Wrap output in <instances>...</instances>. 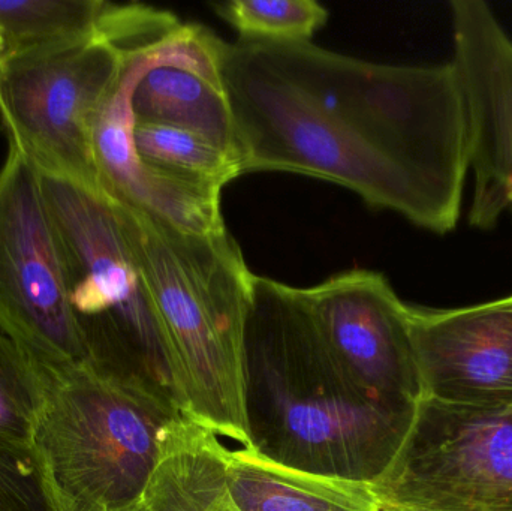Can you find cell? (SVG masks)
I'll use <instances>...</instances> for the list:
<instances>
[{
	"label": "cell",
	"mask_w": 512,
	"mask_h": 511,
	"mask_svg": "<svg viewBox=\"0 0 512 511\" xmlns=\"http://www.w3.org/2000/svg\"><path fill=\"white\" fill-rule=\"evenodd\" d=\"M221 78L243 174L316 177L430 233L456 230L469 134L453 63L385 65L312 42L239 39L222 45Z\"/></svg>",
	"instance_id": "obj_1"
},
{
	"label": "cell",
	"mask_w": 512,
	"mask_h": 511,
	"mask_svg": "<svg viewBox=\"0 0 512 511\" xmlns=\"http://www.w3.org/2000/svg\"><path fill=\"white\" fill-rule=\"evenodd\" d=\"M415 407L358 389L328 351L301 288L254 275L243 341L246 450L372 485L399 452Z\"/></svg>",
	"instance_id": "obj_2"
},
{
	"label": "cell",
	"mask_w": 512,
	"mask_h": 511,
	"mask_svg": "<svg viewBox=\"0 0 512 511\" xmlns=\"http://www.w3.org/2000/svg\"><path fill=\"white\" fill-rule=\"evenodd\" d=\"M119 204L161 321L183 413L246 449L243 341L254 273L227 231L183 233Z\"/></svg>",
	"instance_id": "obj_3"
},
{
	"label": "cell",
	"mask_w": 512,
	"mask_h": 511,
	"mask_svg": "<svg viewBox=\"0 0 512 511\" xmlns=\"http://www.w3.org/2000/svg\"><path fill=\"white\" fill-rule=\"evenodd\" d=\"M39 177L62 245L86 365L125 392L185 416L122 206L101 189Z\"/></svg>",
	"instance_id": "obj_4"
},
{
	"label": "cell",
	"mask_w": 512,
	"mask_h": 511,
	"mask_svg": "<svg viewBox=\"0 0 512 511\" xmlns=\"http://www.w3.org/2000/svg\"><path fill=\"white\" fill-rule=\"evenodd\" d=\"M32 449L65 511H131L176 414L104 380L86 363L41 371Z\"/></svg>",
	"instance_id": "obj_5"
},
{
	"label": "cell",
	"mask_w": 512,
	"mask_h": 511,
	"mask_svg": "<svg viewBox=\"0 0 512 511\" xmlns=\"http://www.w3.org/2000/svg\"><path fill=\"white\" fill-rule=\"evenodd\" d=\"M123 68L101 32L0 53V122L36 171L101 189L92 129Z\"/></svg>",
	"instance_id": "obj_6"
},
{
	"label": "cell",
	"mask_w": 512,
	"mask_h": 511,
	"mask_svg": "<svg viewBox=\"0 0 512 511\" xmlns=\"http://www.w3.org/2000/svg\"><path fill=\"white\" fill-rule=\"evenodd\" d=\"M372 489L399 509L512 511V410L420 399Z\"/></svg>",
	"instance_id": "obj_7"
},
{
	"label": "cell",
	"mask_w": 512,
	"mask_h": 511,
	"mask_svg": "<svg viewBox=\"0 0 512 511\" xmlns=\"http://www.w3.org/2000/svg\"><path fill=\"white\" fill-rule=\"evenodd\" d=\"M0 332L42 371L86 363L41 177L12 146L0 168Z\"/></svg>",
	"instance_id": "obj_8"
},
{
	"label": "cell",
	"mask_w": 512,
	"mask_h": 511,
	"mask_svg": "<svg viewBox=\"0 0 512 511\" xmlns=\"http://www.w3.org/2000/svg\"><path fill=\"white\" fill-rule=\"evenodd\" d=\"M301 291L328 351L358 389L393 407L418 404L408 305L382 273L348 270Z\"/></svg>",
	"instance_id": "obj_9"
},
{
	"label": "cell",
	"mask_w": 512,
	"mask_h": 511,
	"mask_svg": "<svg viewBox=\"0 0 512 511\" xmlns=\"http://www.w3.org/2000/svg\"><path fill=\"white\" fill-rule=\"evenodd\" d=\"M450 14L474 180L468 222L489 231L512 210V38L483 0H454Z\"/></svg>",
	"instance_id": "obj_10"
},
{
	"label": "cell",
	"mask_w": 512,
	"mask_h": 511,
	"mask_svg": "<svg viewBox=\"0 0 512 511\" xmlns=\"http://www.w3.org/2000/svg\"><path fill=\"white\" fill-rule=\"evenodd\" d=\"M421 399L512 410V294L465 308L408 305Z\"/></svg>",
	"instance_id": "obj_11"
},
{
	"label": "cell",
	"mask_w": 512,
	"mask_h": 511,
	"mask_svg": "<svg viewBox=\"0 0 512 511\" xmlns=\"http://www.w3.org/2000/svg\"><path fill=\"white\" fill-rule=\"evenodd\" d=\"M138 78L137 66H123L93 122V155L102 191L183 233H224L222 189L162 173L138 159L132 143L131 110L132 90Z\"/></svg>",
	"instance_id": "obj_12"
},
{
	"label": "cell",
	"mask_w": 512,
	"mask_h": 511,
	"mask_svg": "<svg viewBox=\"0 0 512 511\" xmlns=\"http://www.w3.org/2000/svg\"><path fill=\"white\" fill-rule=\"evenodd\" d=\"M228 462L230 450L215 431L191 417H177L131 511H242L231 494Z\"/></svg>",
	"instance_id": "obj_13"
},
{
	"label": "cell",
	"mask_w": 512,
	"mask_h": 511,
	"mask_svg": "<svg viewBox=\"0 0 512 511\" xmlns=\"http://www.w3.org/2000/svg\"><path fill=\"white\" fill-rule=\"evenodd\" d=\"M228 482L242 511H381L369 483L294 470L246 449L230 452Z\"/></svg>",
	"instance_id": "obj_14"
},
{
	"label": "cell",
	"mask_w": 512,
	"mask_h": 511,
	"mask_svg": "<svg viewBox=\"0 0 512 511\" xmlns=\"http://www.w3.org/2000/svg\"><path fill=\"white\" fill-rule=\"evenodd\" d=\"M132 143L143 164L179 179L224 189L243 174L236 156L177 126L134 120Z\"/></svg>",
	"instance_id": "obj_15"
},
{
	"label": "cell",
	"mask_w": 512,
	"mask_h": 511,
	"mask_svg": "<svg viewBox=\"0 0 512 511\" xmlns=\"http://www.w3.org/2000/svg\"><path fill=\"white\" fill-rule=\"evenodd\" d=\"M107 5L102 0H0V36L5 50L98 33Z\"/></svg>",
	"instance_id": "obj_16"
},
{
	"label": "cell",
	"mask_w": 512,
	"mask_h": 511,
	"mask_svg": "<svg viewBox=\"0 0 512 511\" xmlns=\"http://www.w3.org/2000/svg\"><path fill=\"white\" fill-rule=\"evenodd\" d=\"M212 8L239 39L273 44L310 42L328 20L327 9L313 0H231Z\"/></svg>",
	"instance_id": "obj_17"
},
{
	"label": "cell",
	"mask_w": 512,
	"mask_h": 511,
	"mask_svg": "<svg viewBox=\"0 0 512 511\" xmlns=\"http://www.w3.org/2000/svg\"><path fill=\"white\" fill-rule=\"evenodd\" d=\"M44 392L41 369L0 332V440L32 449L33 428Z\"/></svg>",
	"instance_id": "obj_18"
},
{
	"label": "cell",
	"mask_w": 512,
	"mask_h": 511,
	"mask_svg": "<svg viewBox=\"0 0 512 511\" xmlns=\"http://www.w3.org/2000/svg\"><path fill=\"white\" fill-rule=\"evenodd\" d=\"M0 511H65L38 456L0 440Z\"/></svg>",
	"instance_id": "obj_19"
},
{
	"label": "cell",
	"mask_w": 512,
	"mask_h": 511,
	"mask_svg": "<svg viewBox=\"0 0 512 511\" xmlns=\"http://www.w3.org/2000/svg\"><path fill=\"white\" fill-rule=\"evenodd\" d=\"M381 511H414V510L399 509V507L381 506Z\"/></svg>",
	"instance_id": "obj_20"
},
{
	"label": "cell",
	"mask_w": 512,
	"mask_h": 511,
	"mask_svg": "<svg viewBox=\"0 0 512 511\" xmlns=\"http://www.w3.org/2000/svg\"><path fill=\"white\" fill-rule=\"evenodd\" d=\"M3 50H5V44H3L2 36H0V53H2Z\"/></svg>",
	"instance_id": "obj_21"
}]
</instances>
